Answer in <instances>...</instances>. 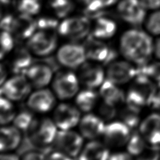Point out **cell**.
Instances as JSON below:
<instances>
[{"label": "cell", "mask_w": 160, "mask_h": 160, "mask_svg": "<svg viewBox=\"0 0 160 160\" xmlns=\"http://www.w3.org/2000/svg\"><path fill=\"white\" fill-rule=\"evenodd\" d=\"M90 30L91 24L87 16L68 18L61 22L58 28L60 35L74 42L87 38Z\"/></svg>", "instance_id": "6"}, {"label": "cell", "mask_w": 160, "mask_h": 160, "mask_svg": "<svg viewBox=\"0 0 160 160\" xmlns=\"http://www.w3.org/2000/svg\"><path fill=\"white\" fill-rule=\"evenodd\" d=\"M108 160H133L131 154L128 152H118L110 155Z\"/></svg>", "instance_id": "41"}, {"label": "cell", "mask_w": 160, "mask_h": 160, "mask_svg": "<svg viewBox=\"0 0 160 160\" xmlns=\"http://www.w3.org/2000/svg\"><path fill=\"white\" fill-rule=\"evenodd\" d=\"M104 120L92 113L87 114L79 122V131L84 138L94 140L103 135L105 129Z\"/></svg>", "instance_id": "19"}, {"label": "cell", "mask_w": 160, "mask_h": 160, "mask_svg": "<svg viewBox=\"0 0 160 160\" xmlns=\"http://www.w3.org/2000/svg\"><path fill=\"white\" fill-rule=\"evenodd\" d=\"M84 47L76 43L62 45L58 50L56 60L58 63L68 69H77L86 62Z\"/></svg>", "instance_id": "10"}, {"label": "cell", "mask_w": 160, "mask_h": 160, "mask_svg": "<svg viewBox=\"0 0 160 160\" xmlns=\"http://www.w3.org/2000/svg\"><path fill=\"white\" fill-rule=\"evenodd\" d=\"M38 29L37 21H34L32 16L21 14L16 19V25L13 32L18 40H28Z\"/></svg>", "instance_id": "24"}, {"label": "cell", "mask_w": 160, "mask_h": 160, "mask_svg": "<svg viewBox=\"0 0 160 160\" xmlns=\"http://www.w3.org/2000/svg\"><path fill=\"white\" fill-rule=\"evenodd\" d=\"M16 19L13 16L7 14L2 18L1 28L3 31L13 33L16 25Z\"/></svg>", "instance_id": "38"}, {"label": "cell", "mask_w": 160, "mask_h": 160, "mask_svg": "<svg viewBox=\"0 0 160 160\" xmlns=\"http://www.w3.org/2000/svg\"><path fill=\"white\" fill-rule=\"evenodd\" d=\"M58 39L52 30L36 31L28 40V48L35 56L47 57L56 49Z\"/></svg>", "instance_id": "4"}, {"label": "cell", "mask_w": 160, "mask_h": 160, "mask_svg": "<svg viewBox=\"0 0 160 160\" xmlns=\"http://www.w3.org/2000/svg\"><path fill=\"white\" fill-rule=\"evenodd\" d=\"M150 106L152 107L157 112H160V87L157 91V93Z\"/></svg>", "instance_id": "42"}, {"label": "cell", "mask_w": 160, "mask_h": 160, "mask_svg": "<svg viewBox=\"0 0 160 160\" xmlns=\"http://www.w3.org/2000/svg\"><path fill=\"white\" fill-rule=\"evenodd\" d=\"M131 135V128L127 124L122 121H115L105 127L104 142L108 148H119L127 144Z\"/></svg>", "instance_id": "12"}, {"label": "cell", "mask_w": 160, "mask_h": 160, "mask_svg": "<svg viewBox=\"0 0 160 160\" xmlns=\"http://www.w3.org/2000/svg\"><path fill=\"white\" fill-rule=\"evenodd\" d=\"M54 70L49 65L43 61L34 62L25 73L32 87L42 88L49 84L53 78Z\"/></svg>", "instance_id": "18"}, {"label": "cell", "mask_w": 160, "mask_h": 160, "mask_svg": "<svg viewBox=\"0 0 160 160\" xmlns=\"http://www.w3.org/2000/svg\"><path fill=\"white\" fill-rule=\"evenodd\" d=\"M55 105V93L48 88H43L31 93L27 101L28 108L32 112L39 114L49 112Z\"/></svg>", "instance_id": "14"}, {"label": "cell", "mask_w": 160, "mask_h": 160, "mask_svg": "<svg viewBox=\"0 0 160 160\" xmlns=\"http://www.w3.org/2000/svg\"><path fill=\"white\" fill-rule=\"evenodd\" d=\"M145 27L151 35L160 36V9L150 14L145 21Z\"/></svg>", "instance_id": "33"}, {"label": "cell", "mask_w": 160, "mask_h": 160, "mask_svg": "<svg viewBox=\"0 0 160 160\" xmlns=\"http://www.w3.org/2000/svg\"><path fill=\"white\" fill-rule=\"evenodd\" d=\"M154 157L156 159H160V145L154 147Z\"/></svg>", "instance_id": "47"}, {"label": "cell", "mask_w": 160, "mask_h": 160, "mask_svg": "<svg viewBox=\"0 0 160 160\" xmlns=\"http://www.w3.org/2000/svg\"><path fill=\"white\" fill-rule=\"evenodd\" d=\"M83 144V136L76 131L61 130L57 133L56 139L53 142V147L56 150L71 158H76L81 152Z\"/></svg>", "instance_id": "9"}, {"label": "cell", "mask_w": 160, "mask_h": 160, "mask_svg": "<svg viewBox=\"0 0 160 160\" xmlns=\"http://www.w3.org/2000/svg\"><path fill=\"white\" fill-rule=\"evenodd\" d=\"M34 60L29 49L18 48L16 50L9 62V68L14 75H25L28 70L34 63Z\"/></svg>", "instance_id": "21"}, {"label": "cell", "mask_w": 160, "mask_h": 160, "mask_svg": "<svg viewBox=\"0 0 160 160\" xmlns=\"http://www.w3.org/2000/svg\"><path fill=\"white\" fill-rule=\"evenodd\" d=\"M105 72L101 65L95 62H85L79 70V79L86 88L99 87L105 81Z\"/></svg>", "instance_id": "15"}, {"label": "cell", "mask_w": 160, "mask_h": 160, "mask_svg": "<svg viewBox=\"0 0 160 160\" xmlns=\"http://www.w3.org/2000/svg\"><path fill=\"white\" fill-rule=\"evenodd\" d=\"M137 70L128 61H113L108 65L106 75L108 79L118 85L127 84L136 78Z\"/></svg>", "instance_id": "16"}, {"label": "cell", "mask_w": 160, "mask_h": 160, "mask_svg": "<svg viewBox=\"0 0 160 160\" xmlns=\"http://www.w3.org/2000/svg\"><path fill=\"white\" fill-rule=\"evenodd\" d=\"M11 1H12V0H2V3L3 4L7 5V4H10Z\"/></svg>", "instance_id": "48"}, {"label": "cell", "mask_w": 160, "mask_h": 160, "mask_svg": "<svg viewBox=\"0 0 160 160\" xmlns=\"http://www.w3.org/2000/svg\"><path fill=\"white\" fill-rule=\"evenodd\" d=\"M22 141L21 131L15 126H5L1 128L0 150L2 152H9L17 149Z\"/></svg>", "instance_id": "20"}, {"label": "cell", "mask_w": 160, "mask_h": 160, "mask_svg": "<svg viewBox=\"0 0 160 160\" xmlns=\"http://www.w3.org/2000/svg\"><path fill=\"white\" fill-rule=\"evenodd\" d=\"M158 89V84L149 78L136 75L126 96L127 104L140 109L150 105Z\"/></svg>", "instance_id": "2"}, {"label": "cell", "mask_w": 160, "mask_h": 160, "mask_svg": "<svg viewBox=\"0 0 160 160\" xmlns=\"http://www.w3.org/2000/svg\"><path fill=\"white\" fill-rule=\"evenodd\" d=\"M1 58L9 53L12 51L14 46V39L11 32L3 31L1 36Z\"/></svg>", "instance_id": "35"}, {"label": "cell", "mask_w": 160, "mask_h": 160, "mask_svg": "<svg viewBox=\"0 0 160 160\" xmlns=\"http://www.w3.org/2000/svg\"><path fill=\"white\" fill-rule=\"evenodd\" d=\"M51 151V149L42 150L33 148L22 153L21 160H46L47 155Z\"/></svg>", "instance_id": "36"}, {"label": "cell", "mask_w": 160, "mask_h": 160, "mask_svg": "<svg viewBox=\"0 0 160 160\" xmlns=\"http://www.w3.org/2000/svg\"><path fill=\"white\" fill-rule=\"evenodd\" d=\"M118 12L123 21L136 27L141 25L146 17V8L141 0H121Z\"/></svg>", "instance_id": "11"}, {"label": "cell", "mask_w": 160, "mask_h": 160, "mask_svg": "<svg viewBox=\"0 0 160 160\" xmlns=\"http://www.w3.org/2000/svg\"><path fill=\"white\" fill-rule=\"evenodd\" d=\"M46 160H73L72 158L58 150L51 151L48 153Z\"/></svg>", "instance_id": "39"}, {"label": "cell", "mask_w": 160, "mask_h": 160, "mask_svg": "<svg viewBox=\"0 0 160 160\" xmlns=\"http://www.w3.org/2000/svg\"><path fill=\"white\" fill-rule=\"evenodd\" d=\"M0 109H1V124L7 125L11 122L13 121L14 118L17 115L15 106L10 100L5 98L4 96L1 97L0 100Z\"/></svg>", "instance_id": "29"}, {"label": "cell", "mask_w": 160, "mask_h": 160, "mask_svg": "<svg viewBox=\"0 0 160 160\" xmlns=\"http://www.w3.org/2000/svg\"><path fill=\"white\" fill-rule=\"evenodd\" d=\"M53 122L61 130H70L80 122V111L78 107L69 103H61L53 112Z\"/></svg>", "instance_id": "13"}, {"label": "cell", "mask_w": 160, "mask_h": 160, "mask_svg": "<svg viewBox=\"0 0 160 160\" xmlns=\"http://www.w3.org/2000/svg\"><path fill=\"white\" fill-rule=\"evenodd\" d=\"M154 55L160 61V37L157 39L154 44Z\"/></svg>", "instance_id": "44"}, {"label": "cell", "mask_w": 160, "mask_h": 160, "mask_svg": "<svg viewBox=\"0 0 160 160\" xmlns=\"http://www.w3.org/2000/svg\"><path fill=\"white\" fill-rule=\"evenodd\" d=\"M104 7H108L112 6L118 1V0H101Z\"/></svg>", "instance_id": "46"}, {"label": "cell", "mask_w": 160, "mask_h": 160, "mask_svg": "<svg viewBox=\"0 0 160 160\" xmlns=\"http://www.w3.org/2000/svg\"><path fill=\"white\" fill-rule=\"evenodd\" d=\"M84 47L87 58L104 65H110L118 57V53L113 48L91 35L87 38Z\"/></svg>", "instance_id": "5"}, {"label": "cell", "mask_w": 160, "mask_h": 160, "mask_svg": "<svg viewBox=\"0 0 160 160\" xmlns=\"http://www.w3.org/2000/svg\"><path fill=\"white\" fill-rule=\"evenodd\" d=\"M153 40L149 34L139 29H131L120 39V51L128 61L138 65L150 61L154 54Z\"/></svg>", "instance_id": "1"}, {"label": "cell", "mask_w": 160, "mask_h": 160, "mask_svg": "<svg viewBox=\"0 0 160 160\" xmlns=\"http://www.w3.org/2000/svg\"><path fill=\"white\" fill-rule=\"evenodd\" d=\"M57 133V127L53 120L48 118H36L26 133V136L35 148L48 150L50 149L49 145L53 144Z\"/></svg>", "instance_id": "3"}, {"label": "cell", "mask_w": 160, "mask_h": 160, "mask_svg": "<svg viewBox=\"0 0 160 160\" xmlns=\"http://www.w3.org/2000/svg\"><path fill=\"white\" fill-rule=\"evenodd\" d=\"M38 29L42 30H52L58 29V23L57 20L51 17H41L37 21Z\"/></svg>", "instance_id": "37"}, {"label": "cell", "mask_w": 160, "mask_h": 160, "mask_svg": "<svg viewBox=\"0 0 160 160\" xmlns=\"http://www.w3.org/2000/svg\"><path fill=\"white\" fill-rule=\"evenodd\" d=\"M35 119L34 114L31 111L22 110L17 113L16 118L13 119V124L19 130L26 133L35 122Z\"/></svg>", "instance_id": "30"}, {"label": "cell", "mask_w": 160, "mask_h": 160, "mask_svg": "<svg viewBox=\"0 0 160 160\" xmlns=\"http://www.w3.org/2000/svg\"><path fill=\"white\" fill-rule=\"evenodd\" d=\"M51 7L60 18L68 16L73 9L72 0H51Z\"/></svg>", "instance_id": "32"}, {"label": "cell", "mask_w": 160, "mask_h": 160, "mask_svg": "<svg viewBox=\"0 0 160 160\" xmlns=\"http://www.w3.org/2000/svg\"><path fill=\"white\" fill-rule=\"evenodd\" d=\"M146 10L160 9V0H141Z\"/></svg>", "instance_id": "40"}, {"label": "cell", "mask_w": 160, "mask_h": 160, "mask_svg": "<svg viewBox=\"0 0 160 160\" xmlns=\"http://www.w3.org/2000/svg\"><path fill=\"white\" fill-rule=\"evenodd\" d=\"M110 155L106 145L93 140L82 148L78 160H108Z\"/></svg>", "instance_id": "22"}, {"label": "cell", "mask_w": 160, "mask_h": 160, "mask_svg": "<svg viewBox=\"0 0 160 160\" xmlns=\"http://www.w3.org/2000/svg\"><path fill=\"white\" fill-rule=\"evenodd\" d=\"M141 109L127 105L120 112V118L131 129H135L141 124Z\"/></svg>", "instance_id": "27"}, {"label": "cell", "mask_w": 160, "mask_h": 160, "mask_svg": "<svg viewBox=\"0 0 160 160\" xmlns=\"http://www.w3.org/2000/svg\"><path fill=\"white\" fill-rule=\"evenodd\" d=\"M139 132L148 144L152 147L160 145V112L151 113L141 121Z\"/></svg>", "instance_id": "17"}, {"label": "cell", "mask_w": 160, "mask_h": 160, "mask_svg": "<svg viewBox=\"0 0 160 160\" xmlns=\"http://www.w3.org/2000/svg\"><path fill=\"white\" fill-rule=\"evenodd\" d=\"M117 106L109 102L105 101H102L98 107V113L99 116L103 120H111L115 118L118 110H117Z\"/></svg>", "instance_id": "34"}, {"label": "cell", "mask_w": 160, "mask_h": 160, "mask_svg": "<svg viewBox=\"0 0 160 160\" xmlns=\"http://www.w3.org/2000/svg\"><path fill=\"white\" fill-rule=\"evenodd\" d=\"M117 29L118 25L115 21L102 16L96 18L91 35L98 39H108L115 35Z\"/></svg>", "instance_id": "25"}, {"label": "cell", "mask_w": 160, "mask_h": 160, "mask_svg": "<svg viewBox=\"0 0 160 160\" xmlns=\"http://www.w3.org/2000/svg\"><path fill=\"white\" fill-rule=\"evenodd\" d=\"M154 158H155V157H154ZM155 160H160V159H156V158H155Z\"/></svg>", "instance_id": "49"}, {"label": "cell", "mask_w": 160, "mask_h": 160, "mask_svg": "<svg viewBox=\"0 0 160 160\" xmlns=\"http://www.w3.org/2000/svg\"><path fill=\"white\" fill-rule=\"evenodd\" d=\"M0 160H21L19 157L16 155V154L13 153H2L0 158Z\"/></svg>", "instance_id": "43"}, {"label": "cell", "mask_w": 160, "mask_h": 160, "mask_svg": "<svg viewBox=\"0 0 160 160\" xmlns=\"http://www.w3.org/2000/svg\"><path fill=\"white\" fill-rule=\"evenodd\" d=\"M79 79L71 71H61L56 73L52 87L53 93L60 100H68L77 95L79 88Z\"/></svg>", "instance_id": "7"}, {"label": "cell", "mask_w": 160, "mask_h": 160, "mask_svg": "<svg viewBox=\"0 0 160 160\" xmlns=\"http://www.w3.org/2000/svg\"><path fill=\"white\" fill-rule=\"evenodd\" d=\"M17 8L21 14L34 16L41 9V0H19Z\"/></svg>", "instance_id": "31"}, {"label": "cell", "mask_w": 160, "mask_h": 160, "mask_svg": "<svg viewBox=\"0 0 160 160\" xmlns=\"http://www.w3.org/2000/svg\"><path fill=\"white\" fill-rule=\"evenodd\" d=\"M32 85L26 76L15 75L2 85L1 96L12 102H21L30 95Z\"/></svg>", "instance_id": "8"}, {"label": "cell", "mask_w": 160, "mask_h": 160, "mask_svg": "<svg viewBox=\"0 0 160 160\" xmlns=\"http://www.w3.org/2000/svg\"><path fill=\"white\" fill-rule=\"evenodd\" d=\"M147 142L145 141L141 133L135 131L131 135L129 140L127 144L128 152L131 155L138 156L144 152L146 148Z\"/></svg>", "instance_id": "28"}, {"label": "cell", "mask_w": 160, "mask_h": 160, "mask_svg": "<svg viewBox=\"0 0 160 160\" xmlns=\"http://www.w3.org/2000/svg\"><path fill=\"white\" fill-rule=\"evenodd\" d=\"M98 101V94L92 88H86L77 94L75 102L80 110L89 112L96 107Z\"/></svg>", "instance_id": "26"}, {"label": "cell", "mask_w": 160, "mask_h": 160, "mask_svg": "<svg viewBox=\"0 0 160 160\" xmlns=\"http://www.w3.org/2000/svg\"><path fill=\"white\" fill-rule=\"evenodd\" d=\"M100 95L104 101L115 106L123 104L126 101L124 91L119 88L118 84L111 82L108 79H105L101 86Z\"/></svg>", "instance_id": "23"}, {"label": "cell", "mask_w": 160, "mask_h": 160, "mask_svg": "<svg viewBox=\"0 0 160 160\" xmlns=\"http://www.w3.org/2000/svg\"><path fill=\"white\" fill-rule=\"evenodd\" d=\"M6 77H7V72H6V68L4 67V65H2L1 67V85L4 84L6 81Z\"/></svg>", "instance_id": "45"}]
</instances>
